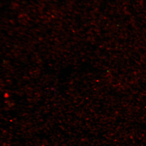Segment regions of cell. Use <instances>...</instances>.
I'll list each match as a JSON object with an SVG mask.
<instances>
[]
</instances>
